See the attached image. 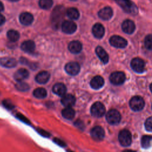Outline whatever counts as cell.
Masks as SVG:
<instances>
[{
  "label": "cell",
  "mask_w": 152,
  "mask_h": 152,
  "mask_svg": "<svg viewBox=\"0 0 152 152\" xmlns=\"http://www.w3.org/2000/svg\"><path fill=\"white\" fill-rule=\"evenodd\" d=\"M145 128L148 131L152 132V116L149 117L145 121Z\"/></svg>",
  "instance_id": "obj_34"
},
{
  "label": "cell",
  "mask_w": 152,
  "mask_h": 152,
  "mask_svg": "<svg viewBox=\"0 0 152 152\" xmlns=\"http://www.w3.org/2000/svg\"><path fill=\"white\" fill-rule=\"evenodd\" d=\"M98 15L103 20H108L112 17L113 11L110 7H106L101 9L99 11Z\"/></svg>",
  "instance_id": "obj_15"
},
{
  "label": "cell",
  "mask_w": 152,
  "mask_h": 152,
  "mask_svg": "<svg viewBox=\"0 0 152 152\" xmlns=\"http://www.w3.org/2000/svg\"><path fill=\"white\" fill-rule=\"evenodd\" d=\"M52 91L55 94L59 96H62L66 94V87L62 83H56L53 86Z\"/></svg>",
  "instance_id": "obj_25"
},
{
  "label": "cell",
  "mask_w": 152,
  "mask_h": 152,
  "mask_svg": "<svg viewBox=\"0 0 152 152\" xmlns=\"http://www.w3.org/2000/svg\"><path fill=\"white\" fill-rule=\"evenodd\" d=\"M3 104L4 105V106L8 109H11L14 107V105L12 104V103L9 100H5L4 102H3Z\"/></svg>",
  "instance_id": "obj_35"
},
{
  "label": "cell",
  "mask_w": 152,
  "mask_h": 152,
  "mask_svg": "<svg viewBox=\"0 0 152 152\" xmlns=\"http://www.w3.org/2000/svg\"><path fill=\"white\" fill-rule=\"evenodd\" d=\"M152 141V137L150 135H144L141 141V145L144 148H147L150 146Z\"/></svg>",
  "instance_id": "obj_30"
},
{
  "label": "cell",
  "mask_w": 152,
  "mask_h": 152,
  "mask_svg": "<svg viewBox=\"0 0 152 152\" xmlns=\"http://www.w3.org/2000/svg\"><path fill=\"white\" fill-rule=\"evenodd\" d=\"M39 5L43 10H49L52 7L53 1L52 0H39Z\"/></svg>",
  "instance_id": "obj_31"
},
{
  "label": "cell",
  "mask_w": 152,
  "mask_h": 152,
  "mask_svg": "<svg viewBox=\"0 0 152 152\" xmlns=\"http://www.w3.org/2000/svg\"><path fill=\"white\" fill-rule=\"evenodd\" d=\"M19 19L22 24L24 26H28L32 23L33 21V16L29 12H24L20 14Z\"/></svg>",
  "instance_id": "obj_18"
},
{
  "label": "cell",
  "mask_w": 152,
  "mask_h": 152,
  "mask_svg": "<svg viewBox=\"0 0 152 152\" xmlns=\"http://www.w3.org/2000/svg\"><path fill=\"white\" fill-rule=\"evenodd\" d=\"M104 85L103 78L99 75L93 77L90 81V86L94 89H99Z\"/></svg>",
  "instance_id": "obj_21"
},
{
  "label": "cell",
  "mask_w": 152,
  "mask_h": 152,
  "mask_svg": "<svg viewBox=\"0 0 152 152\" xmlns=\"http://www.w3.org/2000/svg\"><path fill=\"white\" fill-rule=\"evenodd\" d=\"M116 2L127 12L134 14L137 12L136 6L131 1V0H115Z\"/></svg>",
  "instance_id": "obj_5"
},
{
  "label": "cell",
  "mask_w": 152,
  "mask_h": 152,
  "mask_svg": "<svg viewBox=\"0 0 152 152\" xmlns=\"http://www.w3.org/2000/svg\"><path fill=\"white\" fill-rule=\"evenodd\" d=\"M75 125L78 127H79L80 128H83L82 126H83V124L80 121H77V122L75 123Z\"/></svg>",
  "instance_id": "obj_40"
},
{
  "label": "cell",
  "mask_w": 152,
  "mask_h": 152,
  "mask_svg": "<svg viewBox=\"0 0 152 152\" xmlns=\"http://www.w3.org/2000/svg\"><path fill=\"white\" fill-rule=\"evenodd\" d=\"M33 96L38 99H43L47 96V91L42 87H39L33 91Z\"/></svg>",
  "instance_id": "obj_28"
},
{
  "label": "cell",
  "mask_w": 152,
  "mask_h": 152,
  "mask_svg": "<svg viewBox=\"0 0 152 152\" xmlns=\"http://www.w3.org/2000/svg\"><path fill=\"white\" fill-rule=\"evenodd\" d=\"M132 69L136 72L142 73L144 71L145 63L142 59L139 58H134L131 62Z\"/></svg>",
  "instance_id": "obj_9"
},
{
  "label": "cell",
  "mask_w": 152,
  "mask_h": 152,
  "mask_svg": "<svg viewBox=\"0 0 152 152\" xmlns=\"http://www.w3.org/2000/svg\"><path fill=\"white\" fill-rule=\"evenodd\" d=\"M96 53L103 64L107 63L109 61V56L103 48L101 46H97L96 49Z\"/></svg>",
  "instance_id": "obj_24"
},
{
  "label": "cell",
  "mask_w": 152,
  "mask_h": 152,
  "mask_svg": "<svg viewBox=\"0 0 152 152\" xmlns=\"http://www.w3.org/2000/svg\"><path fill=\"white\" fill-rule=\"evenodd\" d=\"M144 104V101L140 96H134L129 102V106L134 111L141 110L143 109Z\"/></svg>",
  "instance_id": "obj_6"
},
{
  "label": "cell",
  "mask_w": 152,
  "mask_h": 152,
  "mask_svg": "<svg viewBox=\"0 0 152 152\" xmlns=\"http://www.w3.org/2000/svg\"><path fill=\"white\" fill-rule=\"evenodd\" d=\"M50 78V74L46 71L39 72L35 77V80L39 84H45Z\"/></svg>",
  "instance_id": "obj_19"
},
{
  "label": "cell",
  "mask_w": 152,
  "mask_h": 152,
  "mask_svg": "<svg viewBox=\"0 0 152 152\" xmlns=\"http://www.w3.org/2000/svg\"><path fill=\"white\" fill-rule=\"evenodd\" d=\"M53 141H54V142H55L57 144H58V145H60V146H62V147H64V146H65V142H64L63 141H62L61 140H60V139L55 138V139H53Z\"/></svg>",
  "instance_id": "obj_37"
},
{
  "label": "cell",
  "mask_w": 152,
  "mask_h": 152,
  "mask_svg": "<svg viewBox=\"0 0 152 152\" xmlns=\"http://www.w3.org/2000/svg\"><path fill=\"white\" fill-rule=\"evenodd\" d=\"M29 76L28 71L24 68H20L18 69L14 75V78L15 80L18 82L23 81V80L27 79Z\"/></svg>",
  "instance_id": "obj_14"
},
{
  "label": "cell",
  "mask_w": 152,
  "mask_h": 152,
  "mask_svg": "<svg viewBox=\"0 0 152 152\" xmlns=\"http://www.w3.org/2000/svg\"><path fill=\"white\" fill-rule=\"evenodd\" d=\"M71 1H77V0H71Z\"/></svg>",
  "instance_id": "obj_45"
},
{
  "label": "cell",
  "mask_w": 152,
  "mask_h": 152,
  "mask_svg": "<svg viewBox=\"0 0 152 152\" xmlns=\"http://www.w3.org/2000/svg\"><path fill=\"white\" fill-rule=\"evenodd\" d=\"M118 139L120 144L122 146H129L132 141L131 134L128 130H122L118 135Z\"/></svg>",
  "instance_id": "obj_4"
},
{
  "label": "cell",
  "mask_w": 152,
  "mask_h": 152,
  "mask_svg": "<svg viewBox=\"0 0 152 152\" xmlns=\"http://www.w3.org/2000/svg\"><path fill=\"white\" fill-rule=\"evenodd\" d=\"M121 114L116 109H110L107 112L106 115V119L107 122L111 125H116L121 121Z\"/></svg>",
  "instance_id": "obj_3"
},
{
  "label": "cell",
  "mask_w": 152,
  "mask_h": 152,
  "mask_svg": "<svg viewBox=\"0 0 152 152\" xmlns=\"http://www.w3.org/2000/svg\"><path fill=\"white\" fill-rule=\"evenodd\" d=\"M122 28L125 33L127 34H131L134 31L135 26L132 21L130 20H126L122 23Z\"/></svg>",
  "instance_id": "obj_17"
},
{
  "label": "cell",
  "mask_w": 152,
  "mask_h": 152,
  "mask_svg": "<svg viewBox=\"0 0 152 152\" xmlns=\"http://www.w3.org/2000/svg\"><path fill=\"white\" fill-rule=\"evenodd\" d=\"M4 5H3V4L0 1V12L4 10Z\"/></svg>",
  "instance_id": "obj_41"
},
{
  "label": "cell",
  "mask_w": 152,
  "mask_h": 152,
  "mask_svg": "<svg viewBox=\"0 0 152 152\" xmlns=\"http://www.w3.org/2000/svg\"><path fill=\"white\" fill-rule=\"evenodd\" d=\"M90 134L95 141H101L104 137V131L101 126H96L91 129Z\"/></svg>",
  "instance_id": "obj_12"
},
{
  "label": "cell",
  "mask_w": 152,
  "mask_h": 152,
  "mask_svg": "<svg viewBox=\"0 0 152 152\" xmlns=\"http://www.w3.org/2000/svg\"><path fill=\"white\" fill-rule=\"evenodd\" d=\"M144 45L147 49L150 50H152V34H148L145 37Z\"/></svg>",
  "instance_id": "obj_33"
},
{
  "label": "cell",
  "mask_w": 152,
  "mask_h": 152,
  "mask_svg": "<svg viewBox=\"0 0 152 152\" xmlns=\"http://www.w3.org/2000/svg\"><path fill=\"white\" fill-rule=\"evenodd\" d=\"M92 33L94 36L97 39H101L104 34V28L100 23L95 24L92 28Z\"/></svg>",
  "instance_id": "obj_16"
},
{
  "label": "cell",
  "mask_w": 152,
  "mask_h": 152,
  "mask_svg": "<svg viewBox=\"0 0 152 152\" xmlns=\"http://www.w3.org/2000/svg\"><path fill=\"white\" fill-rule=\"evenodd\" d=\"M0 64L5 68H13L17 65V61L14 58L10 57H4L0 59Z\"/></svg>",
  "instance_id": "obj_20"
},
{
  "label": "cell",
  "mask_w": 152,
  "mask_h": 152,
  "mask_svg": "<svg viewBox=\"0 0 152 152\" xmlns=\"http://www.w3.org/2000/svg\"><path fill=\"white\" fill-rule=\"evenodd\" d=\"M7 37L8 38V39L11 41V42H16L17 41L19 38H20V34L19 33L14 30H10L9 31H8L7 33Z\"/></svg>",
  "instance_id": "obj_29"
},
{
  "label": "cell",
  "mask_w": 152,
  "mask_h": 152,
  "mask_svg": "<svg viewBox=\"0 0 152 152\" xmlns=\"http://www.w3.org/2000/svg\"><path fill=\"white\" fill-rule=\"evenodd\" d=\"M68 50L72 53H78L82 50V45L78 40L72 41L68 45Z\"/></svg>",
  "instance_id": "obj_23"
},
{
  "label": "cell",
  "mask_w": 152,
  "mask_h": 152,
  "mask_svg": "<svg viewBox=\"0 0 152 152\" xmlns=\"http://www.w3.org/2000/svg\"><path fill=\"white\" fill-rule=\"evenodd\" d=\"M65 8L62 5H58L54 8L51 16V19L52 23L56 26L60 23L61 20L64 17Z\"/></svg>",
  "instance_id": "obj_1"
},
{
  "label": "cell",
  "mask_w": 152,
  "mask_h": 152,
  "mask_svg": "<svg viewBox=\"0 0 152 152\" xmlns=\"http://www.w3.org/2000/svg\"><path fill=\"white\" fill-rule=\"evenodd\" d=\"M150 89L151 91L152 92V83L150 84Z\"/></svg>",
  "instance_id": "obj_43"
},
{
  "label": "cell",
  "mask_w": 152,
  "mask_h": 152,
  "mask_svg": "<svg viewBox=\"0 0 152 152\" xmlns=\"http://www.w3.org/2000/svg\"><path fill=\"white\" fill-rule=\"evenodd\" d=\"M105 107L103 103L99 102L94 103L91 107V114L96 118L103 116L105 113Z\"/></svg>",
  "instance_id": "obj_2"
},
{
  "label": "cell",
  "mask_w": 152,
  "mask_h": 152,
  "mask_svg": "<svg viewBox=\"0 0 152 152\" xmlns=\"http://www.w3.org/2000/svg\"><path fill=\"white\" fill-rule=\"evenodd\" d=\"M69 152H70V151H69Z\"/></svg>",
  "instance_id": "obj_46"
},
{
  "label": "cell",
  "mask_w": 152,
  "mask_h": 152,
  "mask_svg": "<svg viewBox=\"0 0 152 152\" xmlns=\"http://www.w3.org/2000/svg\"><path fill=\"white\" fill-rule=\"evenodd\" d=\"M37 131L39 132V134H42L43 136L48 137V136H49V135L48 132H47L46 131H44V130L40 129H37Z\"/></svg>",
  "instance_id": "obj_38"
},
{
  "label": "cell",
  "mask_w": 152,
  "mask_h": 152,
  "mask_svg": "<svg viewBox=\"0 0 152 152\" xmlns=\"http://www.w3.org/2000/svg\"><path fill=\"white\" fill-rule=\"evenodd\" d=\"M61 27L62 31L66 34L74 33L77 30L76 24L70 20L64 21L62 23Z\"/></svg>",
  "instance_id": "obj_10"
},
{
  "label": "cell",
  "mask_w": 152,
  "mask_h": 152,
  "mask_svg": "<svg viewBox=\"0 0 152 152\" xmlns=\"http://www.w3.org/2000/svg\"><path fill=\"white\" fill-rule=\"evenodd\" d=\"M16 88L20 91H26L29 89V86L23 81L18 82V83L15 85Z\"/></svg>",
  "instance_id": "obj_32"
},
{
  "label": "cell",
  "mask_w": 152,
  "mask_h": 152,
  "mask_svg": "<svg viewBox=\"0 0 152 152\" xmlns=\"http://www.w3.org/2000/svg\"><path fill=\"white\" fill-rule=\"evenodd\" d=\"M16 117H17L20 120H21V121H23V122H25V123H26V124H30V122H29V121L24 116H23V115H21V114H20V113H18L17 115H16Z\"/></svg>",
  "instance_id": "obj_36"
},
{
  "label": "cell",
  "mask_w": 152,
  "mask_h": 152,
  "mask_svg": "<svg viewBox=\"0 0 152 152\" xmlns=\"http://www.w3.org/2000/svg\"><path fill=\"white\" fill-rule=\"evenodd\" d=\"M65 70L69 75H75L79 73L80 66L78 63L76 62H70L65 66Z\"/></svg>",
  "instance_id": "obj_11"
},
{
  "label": "cell",
  "mask_w": 152,
  "mask_h": 152,
  "mask_svg": "<svg viewBox=\"0 0 152 152\" xmlns=\"http://www.w3.org/2000/svg\"><path fill=\"white\" fill-rule=\"evenodd\" d=\"M5 21V17L0 14V26L2 25Z\"/></svg>",
  "instance_id": "obj_39"
},
{
  "label": "cell",
  "mask_w": 152,
  "mask_h": 152,
  "mask_svg": "<svg viewBox=\"0 0 152 152\" xmlns=\"http://www.w3.org/2000/svg\"><path fill=\"white\" fill-rule=\"evenodd\" d=\"M110 45L115 48H124L127 45V41L124 38L119 36H113L109 40Z\"/></svg>",
  "instance_id": "obj_8"
},
{
  "label": "cell",
  "mask_w": 152,
  "mask_h": 152,
  "mask_svg": "<svg viewBox=\"0 0 152 152\" xmlns=\"http://www.w3.org/2000/svg\"><path fill=\"white\" fill-rule=\"evenodd\" d=\"M75 110L71 107H66L62 110V116L66 119H72L75 116Z\"/></svg>",
  "instance_id": "obj_26"
},
{
  "label": "cell",
  "mask_w": 152,
  "mask_h": 152,
  "mask_svg": "<svg viewBox=\"0 0 152 152\" xmlns=\"http://www.w3.org/2000/svg\"><path fill=\"white\" fill-rule=\"evenodd\" d=\"M123 152H135V151H132V150H126L124 151Z\"/></svg>",
  "instance_id": "obj_42"
},
{
  "label": "cell",
  "mask_w": 152,
  "mask_h": 152,
  "mask_svg": "<svg viewBox=\"0 0 152 152\" xmlns=\"http://www.w3.org/2000/svg\"><path fill=\"white\" fill-rule=\"evenodd\" d=\"M109 80L113 84L121 85L123 84L125 80V75L123 72H114L110 75Z\"/></svg>",
  "instance_id": "obj_7"
},
{
  "label": "cell",
  "mask_w": 152,
  "mask_h": 152,
  "mask_svg": "<svg viewBox=\"0 0 152 152\" xmlns=\"http://www.w3.org/2000/svg\"><path fill=\"white\" fill-rule=\"evenodd\" d=\"M10 1H12V2H17V1H18L19 0H8Z\"/></svg>",
  "instance_id": "obj_44"
},
{
  "label": "cell",
  "mask_w": 152,
  "mask_h": 152,
  "mask_svg": "<svg viewBox=\"0 0 152 152\" xmlns=\"http://www.w3.org/2000/svg\"><path fill=\"white\" fill-rule=\"evenodd\" d=\"M61 102L65 107H72L75 103V98L71 94H65L62 96Z\"/></svg>",
  "instance_id": "obj_13"
},
{
  "label": "cell",
  "mask_w": 152,
  "mask_h": 152,
  "mask_svg": "<svg viewBox=\"0 0 152 152\" xmlns=\"http://www.w3.org/2000/svg\"><path fill=\"white\" fill-rule=\"evenodd\" d=\"M35 43L32 40H26L23 42L21 45V49L27 53H32L35 49Z\"/></svg>",
  "instance_id": "obj_22"
},
{
  "label": "cell",
  "mask_w": 152,
  "mask_h": 152,
  "mask_svg": "<svg viewBox=\"0 0 152 152\" xmlns=\"http://www.w3.org/2000/svg\"><path fill=\"white\" fill-rule=\"evenodd\" d=\"M66 14L68 17L71 20H77L80 17V13L78 10L75 8H69L66 11Z\"/></svg>",
  "instance_id": "obj_27"
}]
</instances>
